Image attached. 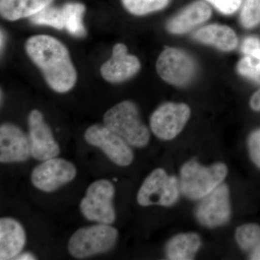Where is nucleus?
<instances>
[{
	"label": "nucleus",
	"mask_w": 260,
	"mask_h": 260,
	"mask_svg": "<svg viewBox=\"0 0 260 260\" xmlns=\"http://www.w3.org/2000/svg\"><path fill=\"white\" fill-rule=\"evenodd\" d=\"M25 49L52 90L64 93L75 86L78 75L62 43L51 36L37 35L29 38Z\"/></svg>",
	"instance_id": "obj_1"
},
{
	"label": "nucleus",
	"mask_w": 260,
	"mask_h": 260,
	"mask_svg": "<svg viewBox=\"0 0 260 260\" xmlns=\"http://www.w3.org/2000/svg\"><path fill=\"white\" fill-rule=\"evenodd\" d=\"M104 123L132 146L143 148L150 141V132L140 119L138 107L130 101L109 109L104 114Z\"/></svg>",
	"instance_id": "obj_2"
},
{
	"label": "nucleus",
	"mask_w": 260,
	"mask_h": 260,
	"mask_svg": "<svg viewBox=\"0 0 260 260\" xmlns=\"http://www.w3.org/2000/svg\"><path fill=\"white\" fill-rule=\"evenodd\" d=\"M228 174V168L223 162L204 167L195 160L186 162L180 172V189L186 198L203 199L218 187Z\"/></svg>",
	"instance_id": "obj_3"
},
{
	"label": "nucleus",
	"mask_w": 260,
	"mask_h": 260,
	"mask_svg": "<svg viewBox=\"0 0 260 260\" xmlns=\"http://www.w3.org/2000/svg\"><path fill=\"white\" fill-rule=\"evenodd\" d=\"M118 236V231L109 224L80 228L70 237L68 251L77 259L107 252L115 245Z\"/></svg>",
	"instance_id": "obj_4"
},
{
	"label": "nucleus",
	"mask_w": 260,
	"mask_h": 260,
	"mask_svg": "<svg viewBox=\"0 0 260 260\" xmlns=\"http://www.w3.org/2000/svg\"><path fill=\"white\" fill-rule=\"evenodd\" d=\"M115 188L110 181L100 179L88 186L86 194L80 202V208L84 217L99 223H114L116 219L113 199Z\"/></svg>",
	"instance_id": "obj_5"
},
{
	"label": "nucleus",
	"mask_w": 260,
	"mask_h": 260,
	"mask_svg": "<svg viewBox=\"0 0 260 260\" xmlns=\"http://www.w3.org/2000/svg\"><path fill=\"white\" fill-rule=\"evenodd\" d=\"M180 185L177 178L164 169H155L146 177L138 191L137 200L141 206L158 205L169 207L177 202Z\"/></svg>",
	"instance_id": "obj_6"
},
{
	"label": "nucleus",
	"mask_w": 260,
	"mask_h": 260,
	"mask_svg": "<svg viewBox=\"0 0 260 260\" xmlns=\"http://www.w3.org/2000/svg\"><path fill=\"white\" fill-rule=\"evenodd\" d=\"M84 138L88 144L102 150L119 167H127L134 160V153L129 143L104 124L89 126Z\"/></svg>",
	"instance_id": "obj_7"
},
{
	"label": "nucleus",
	"mask_w": 260,
	"mask_h": 260,
	"mask_svg": "<svg viewBox=\"0 0 260 260\" xmlns=\"http://www.w3.org/2000/svg\"><path fill=\"white\" fill-rule=\"evenodd\" d=\"M155 67L160 78L175 86L189 83L196 73L194 59L185 51L176 48H166L158 56Z\"/></svg>",
	"instance_id": "obj_8"
},
{
	"label": "nucleus",
	"mask_w": 260,
	"mask_h": 260,
	"mask_svg": "<svg viewBox=\"0 0 260 260\" xmlns=\"http://www.w3.org/2000/svg\"><path fill=\"white\" fill-rule=\"evenodd\" d=\"M191 115V109L184 103L162 104L150 116V125L153 134L162 140L175 138L182 131Z\"/></svg>",
	"instance_id": "obj_9"
},
{
	"label": "nucleus",
	"mask_w": 260,
	"mask_h": 260,
	"mask_svg": "<svg viewBox=\"0 0 260 260\" xmlns=\"http://www.w3.org/2000/svg\"><path fill=\"white\" fill-rule=\"evenodd\" d=\"M76 175L74 164L63 158H53L34 168L30 179L39 190L51 192L73 181Z\"/></svg>",
	"instance_id": "obj_10"
},
{
	"label": "nucleus",
	"mask_w": 260,
	"mask_h": 260,
	"mask_svg": "<svg viewBox=\"0 0 260 260\" xmlns=\"http://www.w3.org/2000/svg\"><path fill=\"white\" fill-rule=\"evenodd\" d=\"M28 123L32 158L44 161L58 156L60 148L42 112L37 109L32 110L29 114Z\"/></svg>",
	"instance_id": "obj_11"
},
{
	"label": "nucleus",
	"mask_w": 260,
	"mask_h": 260,
	"mask_svg": "<svg viewBox=\"0 0 260 260\" xmlns=\"http://www.w3.org/2000/svg\"><path fill=\"white\" fill-rule=\"evenodd\" d=\"M230 215L229 188L225 184H220L203 198L196 210L199 223L209 228L220 226L227 223Z\"/></svg>",
	"instance_id": "obj_12"
},
{
	"label": "nucleus",
	"mask_w": 260,
	"mask_h": 260,
	"mask_svg": "<svg viewBox=\"0 0 260 260\" xmlns=\"http://www.w3.org/2000/svg\"><path fill=\"white\" fill-rule=\"evenodd\" d=\"M31 155L29 138L15 124L5 123L0 126V162L26 161Z\"/></svg>",
	"instance_id": "obj_13"
},
{
	"label": "nucleus",
	"mask_w": 260,
	"mask_h": 260,
	"mask_svg": "<svg viewBox=\"0 0 260 260\" xmlns=\"http://www.w3.org/2000/svg\"><path fill=\"white\" fill-rule=\"evenodd\" d=\"M140 68L139 59L128 54L125 44L119 43L113 47L112 57L102 65L101 74L109 83H121L133 78Z\"/></svg>",
	"instance_id": "obj_14"
},
{
	"label": "nucleus",
	"mask_w": 260,
	"mask_h": 260,
	"mask_svg": "<svg viewBox=\"0 0 260 260\" xmlns=\"http://www.w3.org/2000/svg\"><path fill=\"white\" fill-rule=\"evenodd\" d=\"M26 243L25 229L12 218L0 219V259H15Z\"/></svg>",
	"instance_id": "obj_15"
},
{
	"label": "nucleus",
	"mask_w": 260,
	"mask_h": 260,
	"mask_svg": "<svg viewBox=\"0 0 260 260\" xmlns=\"http://www.w3.org/2000/svg\"><path fill=\"white\" fill-rule=\"evenodd\" d=\"M211 15L212 10L209 5L204 2H194L170 19L167 24V29L173 34H185L205 23Z\"/></svg>",
	"instance_id": "obj_16"
},
{
	"label": "nucleus",
	"mask_w": 260,
	"mask_h": 260,
	"mask_svg": "<svg viewBox=\"0 0 260 260\" xmlns=\"http://www.w3.org/2000/svg\"><path fill=\"white\" fill-rule=\"evenodd\" d=\"M194 38L203 44H209L223 51H231L237 47L238 37L236 32L227 25H206L194 32Z\"/></svg>",
	"instance_id": "obj_17"
},
{
	"label": "nucleus",
	"mask_w": 260,
	"mask_h": 260,
	"mask_svg": "<svg viewBox=\"0 0 260 260\" xmlns=\"http://www.w3.org/2000/svg\"><path fill=\"white\" fill-rule=\"evenodd\" d=\"M52 2L53 0H0V14L9 21L30 18L49 6Z\"/></svg>",
	"instance_id": "obj_18"
},
{
	"label": "nucleus",
	"mask_w": 260,
	"mask_h": 260,
	"mask_svg": "<svg viewBox=\"0 0 260 260\" xmlns=\"http://www.w3.org/2000/svg\"><path fill=\"white\" fill-rule=\"evenodd\" d=\"M201 244V239L196 233L177 234L167 243L166 255L172 260L193 259Z\"/></svg>",
	"instance_id": "obj_19"
},
{
	"label": "nucleus",
	"mask_w": 260,
	"mask_h": 260,
	"mask_svg": "<svg viewBox=\"0 0 260 260\" xmlns=\"http://www.w3.org/2000/svg\"><path fill=\"white\" fill-rule=\"evenodd\" d=\"M236 241L242 250L249 254V259H260V225L256 223L243 224L237 228Z\"/></svg>",
	"instance_id": "obj_20"
},
{
	"label": "nucleus",
	"mask_w": 260,
	"mask_h": 260,
	"mask_svg": "<svg viewBox=\"0 0 260 260\" xmlns=\"http://www.w3.org/2000/svg\"><path fill=\"white\" fill-rule=\"evenodd\" d=\"M62 10L64 28L75 37H84L86 32L83 22L85 5L78 3H67L62 7Z\"/></svg>",
	"instance_id": "obj_21"
},
{
	"label": "nucleus",
	"mask_w": 260,
	"mask_h": 260,
	"mask_svg": "<svg viewBox=\"0 0 260 260\" xmlns=\"http://www.w3.org/2000/svg\"><path fill=\"white\" fill-rule=\"evenodd\" d=\"M30 20L34 25H47L57 30L64 28L62 8H55L49 5L37 14L30 17Z\"/></svg>",
	"instance_id": "obj_22"
},
{
	"label": "nucleus",
	"mask_w": 260,
	"mask_h": 260,
	"mask_svg": "<svg viewBox=\"0 0 260 260\" xmlns=\"http://www.w3.org/2000/svg\"><path fill=\"white\" fill-rule=\"evenodd\" d=\"M124 8L131 14L145 15L165 8L170 0H121Z\"/></svg>",
	"instance_id": "obj_23"
},
{
	"label": "nucleus",
	"mask_w": 260,
	"mask_h": 260,
	"mask_svg": "<svg viewBox=\"0 0 260 260\" xmlns=\"http://www.w3.org/2000/svg\"><path fill=\"white\" fill-rule=\"evenodd\" d=\"M242 25L245 28H255L260 23V0H245L240 15Z\"/></svg>",
	"instance_id": "obj_24"
},
{
	"label": "nucleus",
	"mask_w": 260,
	"mask_h": 260,
	"mask_svg": "<svg viewBox=\"0 0 260 260\" xmlns=\"http://www.w3.org/2000/svg\"><path fill=\"white\" fill-rule=\"evenodd\" d=\"M237 70L239 75L260 85L259 59L245 55L238 62Z\"/></svg>",
	"instance_id": "obj_25"
},
{
	"label": "nucleus",
	"mask_w": 260,
	"mask_h": 260,
	"mask_svg": "<svg viewBox=\"0 0 260 260\" xmlns=\"http://www.w3.org/2000/svg\"><path fill=\"white\" fill-rule=\"evenodd\" d=\"M247 147L251 160L260 169V128L254 130L249 135Z\"/></svg>",
	"instance_id": "obj_26"
},
{
	"label": "nucleus",
	"mask_w": 260,
	"mask_h": 260,
	"mask_svg": "<svg viewBox=\"0 0 260 260\" xmlns=\"http://www.w3.org/2000/svg\"><path fill=\"white\" fill-rule=\"evenodd\" d=\"M243 54L249 55L260 60V39L251 36L244 39L241 47Z\"/></svg>",
	"instance_id": "obj_27"
},
{
	"label": "nucleus",
	"mask_w": 260,
	"mask_h": 260,
	"mask_svg": "<svg viewBox=\"0 0 260 260\" xmlns=\"http://www.w3.org/2000/svg\"><path fill=\"white\" fill-rule=\"evenodd\" d=\"M243 0H215L213 4L220 13L231 15L240 8Z\"/></svg>",
	"instance_id": "obj_28"
},
{
	"label": "nucleus",
	"mask_w": 260,
	"mask_h": 260,
	"mask_svg": "<svg viewBox=\"0 0 260 260\" xmlns=\"http://www.w3.org/2000/svg\"><path fill=\"white\" fill-rule=\"evenodd\" d=\"M249 106L251 110L260 112V88L251 95L249 99Z\"/></svg>",
	"instance_id": "obj_29"
},
{
	"label": "nucleus",
	"mask_w": 260,
	"mask_h": 260,
	"mask_svg": "<svg viewBox=\"0 0 260 260\" xmlns=\"http://www.w3.org/2000/svg\"><path fill=\"white\" fill-rule=\"evenodd\" d=\"M15 259H20V260H28V259H37L36 256L34 254L30 252L23 253L22 254H19Z\"/></svg>",
	"instance_id": "obj_30"
},
{
	"label": "nucleus",
	"mask_w": 260,
	"mask_h": 260,
	"mask_svg": "<svg viewBox=\"0 0 260 260\" xmlns=\"http://www.w3.org/2000/svg\"><path fill=\"white\" fill-rule=\"evenodd\" d=\"M5 43V35L4 32H3V30L1 31V49H3V44Z\"/></svg>",
	"instance_id": "obj_31"
},
{
	"label": "nucleus",
	"mask_w": 260,
	"mask_h": 260,
	"mask_svg": "<svg viewBox=\"0 0 260 260\" xmlns=\"http://www.w3.org/2000/svg\"><path fill=\"white\" fill-rule=\"evenodd\" d=\"M208 1H209L210 2V3H213V2L215 1V0H208Z\"/></svg>",
	"instance_id": "obj_32"
}]
</instances>
